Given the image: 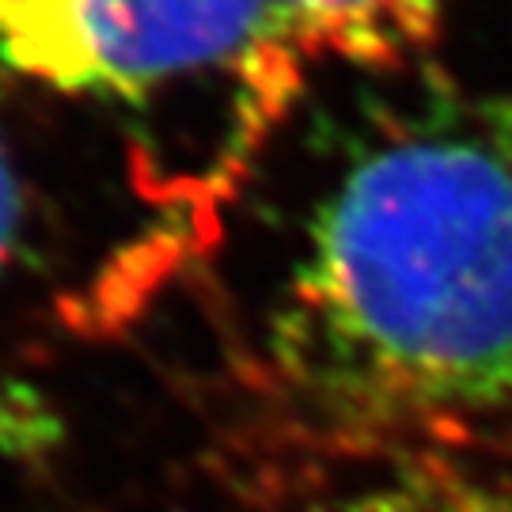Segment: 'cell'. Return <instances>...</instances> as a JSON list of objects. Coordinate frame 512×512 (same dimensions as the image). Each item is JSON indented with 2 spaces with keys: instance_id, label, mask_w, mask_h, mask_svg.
<instances>
[{
  "instance_id": "obj_1",
  "label": "cell",
  "mask_w": 512,
  "mask_h": 512,
  "mask_svg": "<svg viewBox=\"0 0 512 512\" xmlns=\"http://www.w3.org/2000/svg\"><path fill=\"white\" fill-rule=\"evenodd\" d=\"M270 361L349 440L512 425V99L429 92L380 118L311 202Z\"/></svg>"
},
{
  "instance_id": "obj_2",
  "label": "cell",
  "mask_w": 512,
  "mask_h": 512,
  "mask_svg": "<svg viewBox=\"0 0 512 512\" xmlns=\"http://www.w3.org/2000/svg\"><path fill=\"white\" fill-rule=\"evenodd\" d=\"M258 16L262 0H0V69L65 99L141 103L228 76Z\"/></svg>"
},
{
  "instance_id": "obj_3",
  "label": "cell",
  "mask_w": 512,
  "mask_h": 512,
  "mask_svg": "<svg viewBox=\"0 0 512 512\" xmlns=\"http://www.w3.org/2000/svg\"><path fill=\"white\" fill-rule=\"evenodd\" d=\"M452 0H262L258 31L232 69L220 175L258 152L311 69L395 73L437 46Z\"/></svg>"
},
{
  "instance_id": "obj_4",
  "label": "cell",
  "mask_w": 512,
  "mask_h": 512,
  "mask_svg": "<svg viewBox=\"0 0 512 512\" xmlns=\"http://www.w3.org/2000/svg\"><path fill=\"white\" fill-rule=\"evenodd\" d=\"M330 512H509L486 486L440 459H406L349 490Z\"/></svg>"
},
{
  "instance_id": "obj_5",
  "label": "cell",
  "mask_w": 512,
  "mask_h": 512,
  "mask_svg": "<svg viewBox=\"0 0 512 512\" xmlns=\"http://www.w3.org/2000/svg\"><path fill=\"white\" fill-rule=\"evenodd\" d=\"M19 232H23V183H19L16 156L0 133V274L16 255Z\"/></svg>"
}]
</instances>
